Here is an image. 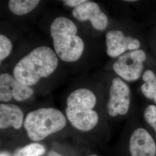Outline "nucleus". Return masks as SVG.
<instances>
[{
    "mask_svg": "<svg viewBox=\"0 0 156 156\" xmlns=\"http://www.w3.org/2000/svg\"><path fill=\"white\" fill-rule=\"evenodd\" d=\"M102 86L81 84L68 95L66 116L73 127L80 131L88 132L97 126L100 117L95 108L98 102L97 91Z\"/></svg>",
    "mask_w": 156,
    "mask_h": 156,
    "instance_id": "f257e3e1",
    "label": "nucleus"
},
{
    "mask_svg": "<svg viewBox=\"0 0 156 156\" xmlns=\"http://www.w3.org/2000/svg\"><path fill=\"white\" fill-rule=\"evenodd\" d=\"M59 60L53 49L46 45L38 46L17 62L12 74L20 83L34 88L56 73Z\"/></svg>",
    "mask_w": 156,
    "mask_h": 156,
    "instance_id": "f03ea898",
    "label": "nucleus"
},
{
    "mask_svg": "<svg viewBox=\"0 0 156 156\" xmlns=\"http://www.w3.org/2000/svg\"><path fill=\"white\" fill-rule=\"evenodd\" d=\"M49 34L53 50L62 62L73 64L82 58L86 44L72 19L62 15L56 17L50 23Z\"/></svg>",
    "mask_w": 156,
    "mask_h": 156,
    "instance_id": "7ed1b4c3",
    "label": "nucleus"
},
{
    "mask_svg": "<svg viewBox=\"0 0 156 156\" xmlns=\"http://www.w3.org/2000/svg\"><path fill=\"white\" fill-rule=\"evenodd\" d=\"M66 125L67 117L60 111L55 108H41L28 113L23 126L30 140L39 141L62 131Z\"/></svg>",
    "mask_w": 156,
    "mask_h": 156,
    "instance_id": "20e7f679",
    "label": "nucleus"
},
{
    "mask_svg": "<svg viewBox=\"0 0 156 156\" xmlns=\"http://www.w3.org/2000/svg\"><path fill=\"white\" fill-rule=\"evenodd\" d=\"M147 59V53L144 49L128 51L115 59L112 69L126 82H135L142 78Z\"/></svg>",
    "mask_w": 156,
    "mask_h": 156,
    "instance_id": "39448f33",
    "label": "nucleus"
},
{
    "mask_svg": "<svg viewBox=\"0 0 156 156\" xmlns=\"http://www.w3.org/2000/svg\"><path fill=\"white\" fill-rule=\"evenodd\" d=\"M108 79L106 88L108 98L106 111L112 117L127 114L131 102V89L128 83L115 74Z\"/></svg>",
    "mask_w": 156,
    "mask_h": 156,
    "instance_id": "423d86ee",
    "label": "nucleus"
},
{
    "mask_svg": "<svg viewBox=\"0 0 156 156\" xmlns=\"http://www.w3.org/2000/svg\"><path fill=\"white\" fill-rule=\"evenodd\" d=\"M105 42L106 55L114 59L126 52L143 49L142 41L137 35L126 33L122 28L108 29L105 34Z\"/></svg>",
    "mask_w": 156,
    "mask_h": 156,
    "instance_id": "0eeeda50",
    "label": "nucleus"
},
{
    "mask_svg": "<svg viewBox=\"0 0 156 156\" xmlns=\"http://www.w3.org/2000/svg\"><path fill=\"white\" fill-rule=\"evenodd\" d=\"M73 17L79 22H89L95 30L103 32L109 26V19L100 5L94 1L86 0L83 4L73 9Z\"/></svg>",
    "mask_w": 156,
    "mask_h": 156,
    "instance_id": "6e6552de",
    "label": "nucleus"
},
{
    "mask_svg": "<svg viewBox=\"0 0 156 156\" xmlns=\"http://www.w3.org/2000/svg\"><path fill=\"white\" fill-rule=\"evenodd\" d=\"M34 94V88L20 83L11 73H1L0 101L1 103H8L12 100L16 102H24L31 98Z\"/></svg>",
    "mask_w": 156,
    "mask_h": 156,
    "instance_id": "1a4fd4ad",
    "label": "nucleus"
},
{
    "mask_svg": "<svg viewBox=\"0 0 156 156\" xmlns=\"http://www.w3.org/2000/svg\"><path fill=\"white\" fill-rule=\"evenodd\" d=\"M129 149L131 156H156V144L150 133L144 128L134 129L130 136Z\"/></svg>",
    "mask_w": 156,
    "mask_h": 156,
    "instance_id": "9d476101",
    "label": "nucleus"
},
{
    "mask_svg": "<svg viewBox=\"0 0 156 156\" xmlns=\"http://www.w3.org/2000/svg\"><path fill=\"white\" fill-rule=\"evenodd\" d=\"M24 113L22 109L16 105L10 103L0 104V128L13 127L19 129L24 126Z\"/></svg>",
    "mask_w": 156,
    "mask_h": 156,
    "instance_id": "9b49d317",
    "label": "nucleus"
},
{
    "mask_svg": "<svg viewBox=\"0 0 156 156\" xmlns=\"http://www.w3.org/2000/svg\"><path fill=\"white\" fill-rule=\"evenodd\" d=\"M140 91L146 98L153 101L156 96V71L146 68L142 74Z\"/></svg>",
    "mask_w": 156,
    "mask_h": 156,
    "instance_id": "f8f14e48",
    "label": "nucleus"
},
{
    "mask_svg": "<svg viewBox=\"0 0 156 156\" xmlns=\"http://www.w3.org/2000/svg\"><path fill=\"white\" fill-rule=\"evenodd\" d=\"M40 2L39 0H9L8 7L13 15L23 16L33 11Z\"/></svg>",
    "mask_w": 156,
    "mask_h": 156,
    "instance_id": "ddd939ff",
    "label": "nucleus"
},
{
    "mask_svg": "<svg viewBox=\"0 0 156 156\" xmlns=\"http://www.w3.org/2000/svg\"><path fill=\"white\" fill-rule=\"evenodd\" d=\"M45 152L44 146L38 143H33L17 150L14 156H41Z\"/></svg>",
    "mask_w": 156,
    "mask_h": 156,
    "instance_id": "4468645a",
    "label": "nucleus"
},
{
    "mask_svg": "<svg viewBox=\"0 0 156 156\" xmlns=\"http://www.w3.org/2000/svg\"><path fill=\"white\" fill-rule=\"evenodd\" d=\"M13 48L11 39L4 34H0V62L8 58L11 55Z\"/></svg>",
    "mask_w": 156,
    "mask_h": 156,
    "instance_id": "2eb2a0df",
    "label": "nucleus"
},
{
    "mask_svg": "<svg viewBox=\"0 0 156 156\" xmlns=\"http://www.w3.org/2000/svg\"><path fill=\"white\" fill-rule=\"evenodd\" d=\"M144 118L146 123L153 129L156 134V105L150 104L145 108Z\"/></svg>",
    "mask_w": 156,
    "mask_h": 156,
    "instance_id": "dca6fc26",
    "label": "nucleus"
},
{
    "mask_svg": "<svg viewBox=\"0 0 156 156\" xmlns=\"http://www.w3.org/2000/svg\"><path fill=\"white\" fill-rule=\"evenodd\" d=\"M86 1V0H64L62 1V3L66 6L73 9L83 4Z\"/></svg>",
    "mask_w": 156,
    "mask_h": 156,
    "instance_id": "f3484780",
    "label": "nucleus"
},
{
    "mask_svg": "<svg viewBox=\"0 0 156 156\" xmlns=\"http://www.w3.org/2000/svg\"><path fill=\"white\" fill-rule=\"evenodd\" d=\"M151 46L152 49L153 50L154 55H156V29L154 30V33L153 35V37L151 38Z\"/></svg>",
    "mask_w": 156,
    "mask_h": 156,
    "instance_id": "a211bd4d",
    "label": "nucleus"
},
{
    "mask_svg": "<svg viewBox=\"0 0 156 156\" xmlns=\"http://www.w3.org/2000/svg\"><path fill=\"white\" fill-rule=\"evenodd\" d=\"M48 156H64L58 153H57L55 151H50V152L48 153Z\"/></svg>",
    "mask_w": 156,
    "mask_h": 156,
    "instance_id": "6ab92c4d",
    "label": "nucleus"
},
{
    "mask_svg": "<svg viewBox=\"0 0 156 156\" xmlns=\"http://www.w3.org/2000/svg\"><path fill=\"white\" fill-rule=\"evenodd\" d=\"M0 156H11L8 153H6V152H2L0 154Z\"/></svg>",
    "mask_w": 156,
    "mask_h": 156,
    "instance_id": "aec40b11",
    "label": "nucleus"
},
{
    "mask_svg": "<svg viewBox=\"0 0 156 156\" xmlns=\"http://www.w3.org/2000/svg\"><path fill=\"white\" fill-rule=\"evenodd\" d=\"M153 101L154 102V104H155V105H156V96L154 97V100H153Z\"/></svg>",
    "mask_w": 156,
    "mask_h": 156,
    "instance_id": "412c9836",
    "label": "nucleus"
},
{
    "mask_svg": "<svg viewBox=\"0 0 156 156\" xmlns=\"http://www.w3.org/2000/svg\"><path fill=\"white\" fill-rule=\"evenodd\" d=\"M98 156L97 155H95V154H93V155H91V156Z\"/></svg>",
    "mask_w": 156,
    "mask_h": 156,
    "instance_id": "4be33fe9",
    "label": "nucleus"
}]
</instances>
